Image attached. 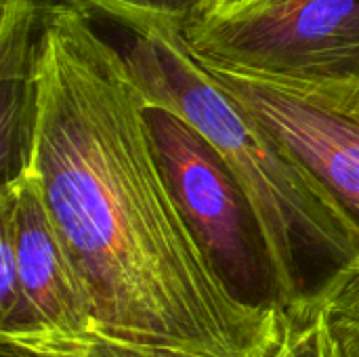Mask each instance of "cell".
Returning <instances> with one entry per match:
<instances>
[{"label":"cell","mask_w":359,"mask_h":357,"mask_svg":"<svg viewBox=\"0 0 359 357\" xmlns=\"http://www.w3.org/2000/svg\"><path fill=\"white\" fill-rule=\"evenodd\" d=\"M84 15H103L120 27H139L154 21L187 25L204 15L210 0H57Z\"/></svg>","instance_id":"cell-10"},{"label":"cell","mask_w":359,"mask_h":357,"mask_svg":"<svg viewBox=\"0 0 359 357\" xmlns=\"http://www.w3.org/2000/svg\"><path fill=\"white\" fill-rule=\"evenodd\" d=\"M200 61L305 82H359V0H231L183 27Z\"/></svg>","instance_id":"cell-3"},{"label":"cell","mask_w":359,"mask_h":357,"mask_svg":"<svg viewBox=\"0 0 359 357\" xmlns=\"http://www.w3.org/2000/svg\"><path fill=\"white\" fill-rule=\"evenodd\" d=\"M316 290L324 301L341 357H359V261L328 276Z\"/></svg>","instance_id":"cell-11"},{"label":"cell","mask_w":359,"mask_h":357,"mask_svg":"<svg viewBox=\"0 0 359 357\" xmlns=\"http://www.w3.org/2000/svg\"><path fill=\"white\" fill-rule=\"evenodd\" d=\"M145 99L84 13L46 4L32 166L90 311V332L204 357H267L280 309L240 301L189 229Z\"/></svg>","instance_id":"cell-1"},{"label":"cell","mask_w":359,"mask_h":357,"mask_svg":"<svg viewBox=\"0 0 359 357\" xmlns=\"http://www.w3.org/2000/svg\"><path fill=\"white\" fill-rule=\"evenodd\" d=\"M223 2H231V0H210V6H208V8H212V6H217V4H223Z\"/></svg>","instance_id":"cell-13"},{"label":"cell","mask_w":359,"mask_h":357,"mask_svg":"<svg viewBox=\"0 0 359 357\" xmlns=\"http://www.w3.org/2000/svg\"><path fill=\"white\" fill-rule=\"evenodd\" d=\"M0 238L15 252L19 297L17 314L0 328V337L29 330L90 332L84 290L32 170L0 185Z\"/></svg>","instance_id":"cell-6"},{"label":"cell","mask_w":359,"mask_h":357,"mask_svg":"<svg viewBox=\"0 0 359 357\" xmlns=\"http://www.w3.org/2000/svg\"><path fill=\"white\" fill-rule=\"evenodd\" d=\"M267 357H341L318 290L280 311V341Z\"/></svg>","instance_id":"cell-9"},{"label":"cell","mask_w":359,"mask_h":357,"mask_svg":"<svg viewBox=\"0 0 359 357\" xmlns=\"http://www.w3.org/2000/svg\"><path fill=\"white\" fill-rule=\"evenodd\" d=\"M46 4L2 0L0 15V170L2 185L29 173L38 107V55Z\"/></svg>","instance_id":"cell-7"},{"label":"cell","mask_w":359,"mask_h":357,"mask_svg":"<svg viewBox=\"0 0 359 357\" xmlns=\"http://www.w3.org/2000/svg\"><path fill=\"white\" fill-rule=\"evenodd\" d=\"M200 65L359 225V82L305 84Z\"/></svg>","instance_id":"cell-5"},{"label":"cell","mask_w":359,"mask_h":357,"mask_svg":"<svg viewBox=\"0 0 359 357\" xmlns=\"http://www.w3.org/2000/svg\"><path fill=\"white\" fill-rule=\"evenodd\" d=\"M0 343L19 347L34 357H204L164 347L122 343L95 332L69 335L57 330H29L0 337Z\"/></svg>","instance_id":"cell-8"},{"label":"cell","mask_w":359,"mask_h":357,"mask_svg":"<svg viewBox=\"0 0 359 357\" xmlns=\"http://www.w3.org/2000/svg\"><path fill=\"white\" fill-rule=\"evenodd\" d=\"M143 114L172 196L223 282L248 305L278 307L257 215L221 154L177 114L147 103Z\"/></svg>","instance_id":"cell-4"},{"label":"cell","mask_w":359,"mask_h":357,"mask_svg":"<svg viewBox=\"0 0 359 357\" xmlns=\"http://www.w3.org/2000/svg\"><path fill=\"white\" fill-rule=\"evenodd\" d=\"M120 29L126 44L118 50L145 103L191 124L244 189L267 248L280 311L320 286L311 265L328 278L359 261L358 223L208 76L191 55L183 25L154 21Z\"/></svg>","instance_id":"cell-2"},{"label":"cell","mask_w":359,"mask_h":357,"mask_svg":"<svg viewBox=\"0 0 359 357\" xmlns=\"http://www.w3.org/2000/svg\"><path fill=\"white\" fill-rule=\"evenodd\" d=\"M0 357H34L32 353L19 349V347H13L8 343H0Z\"/></svg>","instance_id":"cell-12"}]
</instances>
